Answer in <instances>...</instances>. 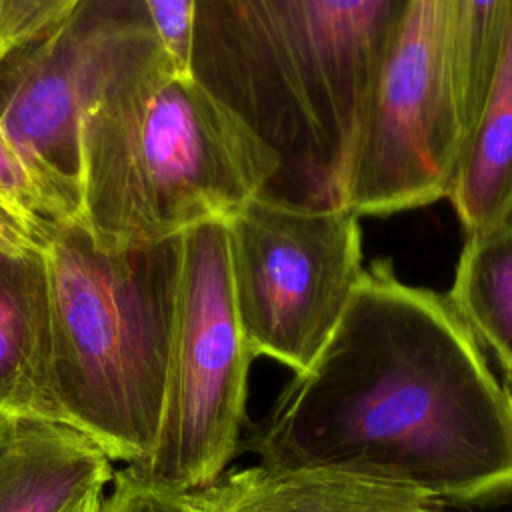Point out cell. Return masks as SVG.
<instances>
[{
  "label": "cell",
  "instance_id": "1",
  "mask_svg": "<svg viewBox=\"0 0 512 512\" xmlns=\"http://www.w3.org/2000/svg\"><path fill=\"white\" fill-rule=\"evenodd\" d=\"M246 446L260 464L476 504L512 492V398L446 294L374 262L320 356L288 380Z\"/></svg>",
  "mask_w": 512,
  "mask_h": 512
},
{
  "label": "cell",
  "instance_id": "2",
  "mask_svg": "<svg viewBox=\"0 0 512 512\" xmlns=\"http://www.w3.org/2000/svg\"><path fill=\"white\" fill-rule=\"evenodd\" d=\"M408 0H196L190 72L274 158L266 198L344 204Z\"/></svg>",
  "mask_w": 512,
  "mask_h": 512
},
{
  "label": "cell",
  "instance_id": "3",
  "mask_svg": "<svg viewBox=\"0 0 512 512\" xmlns=\"http://www.w3.org/2000/svg\"><path fill=\"white\" fill-rule=\"evenodd\" d=\"M274 158L152 36L88 94L78 126L76 224L106 252L152 246L228 220L260 196Z\"/></svg>",
  "mask_w": 512,
  "mask_h": 512
},
{
  "label": "cell",
  "instance_id": "4",
  "mask_svg": "<svg viewBox=\"0 0 512 512\" xmlns=\"http://www.w3.org/2000/svg\"><path fill=\"white\" fill-rule=\"evenodd\" d=\"M180 236L106 252L60 224L44 252L58 418L134 468L154 452L164 414Z\"/></svg>",
  "mask_w": 512,
  "mask_h": 512
},
{
  "label": "cell",
  "instance_id": "5",
  "mask_svg": "<svg viewBox=\"0 0 512 512\" xmlns=\"http://www.w3.org/2000/svg\"><path fill=\"white\" fill-rule=\"evenodd\" d=\"M252 362L234 302L226 222L196 224L180 236L162 424L154 452L136 468L150 484L182 494L228 470L246 426Z\"/></svg>",
  "mask_w": 512,
  "mask_h": 512
},
{
  "label": "cell",
  "instance_id": "6",
  "mask_svg": "<svg viewBox=\"0 0 512 512\" xmlns=\"http://www.w3.org/2000/svg\"><path fill=\"white\" fill-rule=\"evenodd\" d=\"M234 302L246 346L308 370L362 278L360 216L346 204L296 206L250 198L228 220Z\"/></svg>",
  "mask_w": 512,
  "mask_h": 512
},
{
  "label": "cell",
  "instance_id": "7",
  "mask_svg": "<svg viewBox=\"0 0 512 512\" xmlns=\"http://www.w3.org/2000/svg\"><path fill=\"white\" fill-rule=\"evenodd\" d=\"M460 0H408L358 136L344 204L388 216L448 198L464 146Z\"/></svg>",
  "mask_w": 512,
  "mask_h": 512
},
{
  "label": "cell",
  "instance_id": "8",
  "mask_svg": "<svg viewBox=\"0 0 512 512\" xmlns=\"http://www.w3.org/2000/svg\"><path fill=\"white\" fill-rule=\"evenodd\" d=\"M152 36L142 0H80L46 34L0 58V122L72 224L80 110L110 66Z\"/></svg>",
  "mask_w": 512,
  "mask_h": 512
},
{
  "label": "cell",
  "instance_id": "9",
  "mask_svg": "<svg viewBox=\"0 0 512 512\" xmlns=\"http://www.w3.org/2000/svg\"><path fill=\"white\" fill-rule=\"evenodd\" d=\"M182 512H446L412 490L324 468L256 464L176 494Z\"/></svg>",
  "mask_w": 512,
  "mask_h": 512
},
{
  "label": "cell",
  "instance_id": "10",
  "mask_svg": "<svg viewBox=\"0 0 512 512\" xmlns=\"http://www.w3.org/2000/svg\"><path fill=\"white\" fill-rule=\"evenodd\" d=\"M112 460L54 420L0 414V512H64L114 478Z\"/></svg>",
  "mask_w": 512,
  "mask_h": 512
},
{
  "label": "cell",
  "instance_id": "11",
  "mask_svg": "<svg viewBox=\"0 0 512 512\" xmlns=\"http://www.w3.org/2000/svg\"><path fill=\"white\" fill-rule=\"evenodd\" d=\"M0 414L60 422L44 256L0 254Z\"/></svg>",
  "mask_w": 512,
  "mask_h": 512
},
{
  "label": "cell",
  "instance_id": "12",
  "mask_svg": "<svg viewBox=\"0 0 512 512\" xmlns=\"http://www.w3.org/2000/svg\"><path fill=\"white\" fill-rule=\"evenodd\" d=\"M446 200L466 234L512 220V0L506 2L492 74Z\"/></svg>",
  "mask_w": 512,
  "mask_h": 512
},
{
  "label": "cell",
  "instance_id": "13",
  "mask_svg": "<svg viewBox=\"0 0 512 512\" xmlns=\"http://www.w3.org/2000/svg\"><path fill=\"white\" fill-rule=\"evenodd\" d=\"M446 298L512 392V220L466 234Z\"/></svg>",
  "mask_w": 512,
  "mask_h": 512
},
{
  "label": "cell",
  "instance_id": "14",
  "mask_svg": "<svg viewBox=\"0 0 512 512\" xmlns=\"http://www.w3.org/2000/svg\"><path fill=\"white\" fill-rule=\"evenodd\" d=\"M506 2L508 0H460L456 80L464 142L480 112L492 74L506 18Z\"/></svg>",
  "mask_w": 512,
  "mask_h": 512
},
{
  "label": "cell",
  "instance_id": "15",
  "mask_svg": "<svg viewBox=\"0 0 512 512\" xmlns=\"http://www.w3.org/2000/svg\"><path fill=\"white\" fill-rule=\"evenodd\" d=\"M0 198L18 212L48 224H72L28 158L0 122Z\"/></svg>",
  "mask_w": 512,
  "mask_h": 512
},
{
  "label": "cell",
  "instance_id": "16",
  "mask_svg": "<svg viewBox=\"0 0 512 512\" xmlns=\"http://www.w3.org/2000/svg\"><path fill=\"white\" fill-rule=\"evenodd\" d=\"M80 0H0V58L46 34Z\"/></svg>",
  "mask_w": 512,
  "mask_h": 512
},
{
  "label": "cell",
  "instance_id": "17",
  "mask_svg": "<svg viewBox=\"0 0 512 512\" xmlns=\"http://www.w3.org/2000/svg\"><path fill=\"white\" fill-rule=\"evenodd\" d=\"M162 50L180 76H192L196 0H142Z\"/></svg>",
  "mask_w": 512,
  "mask_h": 512
},
{
  "label": "cell",
  "instance_id": "18",
  "mask_svg": "<svg viewBox=\"0 0 512 512\" xmlns=\"http://www.w3.org/2000/svg\"><path fill=\"white\" fill-rule=\"evenodd\" d=\"M102 512H182L176 494L150 484L136 468L114 472Z\"/></svg>",
  "mask_w": 512,
  "mask_h": 512
},
{
  "label": "cell",
  "instance_id": "19",
  "mask_svg": "<svg viewBox=\"0 0 512 512\" xmlns=\"http://www.w3.org/2000/svg\"><path fill=\"white\" fill-rule=\"evenodd\" d=\"M54 228L18 212L0 198V254L44 256Z\"/></svg>",
  "mask_w": 512,
  "mask_h": 512
},
{
  "label": "cell",
  "instance_id": "20",
  "mask_svg": "<svg viewBox=\"0 0 512 512\" xmlns=\"http://www.w3.org/2000/svg\"><path fill=\"white\" fill-rule=\"evenodd\" d=\"M104 496H106V490H104V492H94V494L86 496L84 500L76 502L74 506H70V508L64 510V512H102Z\"/></svg>",
  "mask_w": 512,
  "mask_h": 512
},
{
  "label": "cell",
  "instance_id": "21",
  "mask_svg": "<svg viewBox=\"0 0 512 512\" xmlns=\"http://www.w3.org/2000/svg\"><path fill=\"white\" fill-rule=\"evenodd\" d=\"M510 398H512V392H510Z\"/></svg>",
  "mask_w": 512,
  "mask_h": 512
}]
</instances>
